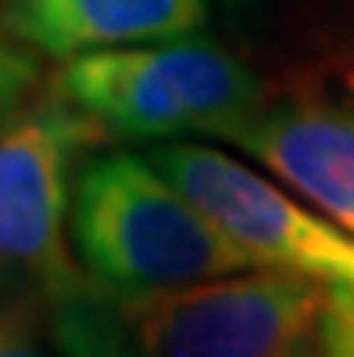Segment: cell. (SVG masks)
Masks as SVG:
<instances>
[{
	"label": "cell",
	"instance_id": "9",
	"mask_svg": "<svg viewBox=\"0 0 354 357\" xmlns=\"http://www.w3.org/2000/svg\"><path fill=\"white\" fill-rule=\"evenodd\" d=\"M318 357H354V289H329Z\"/></svg>",
	"mask_w": 354,
	"mask_h": 357
},
{
	"label": "cell",
	"instance_id": "2",
	"mask_svg": "<svg viewBox=\"0 0 354 357\" xmlns=\"http://www.w3.org/2000/svg\"><path fill=\"white\" fill-rule=\"evenodd\" d=\"M69 238L87 278L116 296L184 289L257 267L149 155L109 152L76 174Z\"/></svg>",
	"mask_w": 354,
	"mask_h": 357
},
{
	"label": "cell",
	"instance_id": "1",
	"mask_svg": "<svg viewBox=\"0 0 354 357\" xmlns=\"http://www.w3.org/2000/svg\"><path fill=\"white\" fill-rule=\"evenodd\" d=\"M329 285L282 267L116 296L87 282L47 307L61 357H318Z\"/></svg>",
	"mask_w": 354,
	"mask_h": 357
},
{
	"label": "cell",
	"instance_id": "6",
	"mask_svg": "<svg viewBox=\"0 0 354 357\" xmlns=\"http://www.w3.org/2000/svg\"><path fill=\"white\" fill-rule=\"evenodd\" d=\"M221 141L354 235V112L329 101L260 105Z\"/></svg>",
	"mask_w": 354,
	"mask_h": 357
},
{
	"label": "cell",
	"instance_id": "3",
	"mask_svg": "<svg viewBox=\"0 0 354 357\" xmlns=\"http://www.w3.org/2000/svg\"><path fill=\"white\" fill-rule=\"evenodd\" d=\"M54 91L94 130L152 144L181 134L217 137L264 105L257 73L196 33L73 54L61 61Z\"/></svg>",
	"mask_w": 354,
	"mask_h": 357
},
{
	"label": "cell",
	"instance_id": "8",
	"mask_svg": "<svg viewBox=\"0 0 354 357\" xmlns=\"http://www.w3.org/2000/svg\"><path fill=\"white\" fill-rule=\"evenodd\" d=\"M36 296H18L0 303V357H54L51 354V325L44 332L47 314Z\"/></svg>",
	"mask_w": 354,
	"mask_h": 357
},
{
	"label": "cell",
	"instance_id": "4",
	"mask_svg": "<svg viewBox=\"0 0 354 357\" xmlns=\"http://www.w3.org/2000/svg\"><path fill=\"white\" fill-rule=\"evenodd\" d=\"M94 127L54 94L0 130V296L54 307L87 285L69 253L73 166Z\"/></svg>",
	"mask_w": 354,
	"mask_h": 357
},
{
	"label": "cell",
	"instance_id": "5",
	"mask_svg": "<svg viewBox=\"0 0 354 357\" xmlns=\"http://www.w3.org/2000/svg\"><path fill=\"white\" fill-rule=\"evenodd\" d=\"M149 155L257 267H282L329 289H354V235L267 170L202 141H156Z\"/></svg>",
	"mask_w": 354,
	"mask_h": 357
},
{
	"label": "cell",
	"instance_id": "10",
	"mask_svg": "<svg viewBox=\"0 0 354 357\" xmlns=\"http://www.w3.org/2000/svg\"><path fill=\"white\" fill-rule=\"evenodd\" d=\"M36 79V66L26 51H18L11 40L0 36V130L18 109L22 94L29 91V83Z\"/></svg>",
	"mask_w": 354,
	"mask_h": 357
},
{
	"label": "cell",
	"instance_id": "7",
	"mask_svg": "<svg viewBox=\"0 0 354 357\" xmlns=\"http://www.w3.org/2000/svg\"><path fill=\"white\" fill-rule=\"evenodd\" d=\"M206 18L210 0H4L8 33L61 61L87 51L189 36L206 26Z\"/></svg>",
	"mask_w": 354,
	"mask_h": 357
}]
</instances>
